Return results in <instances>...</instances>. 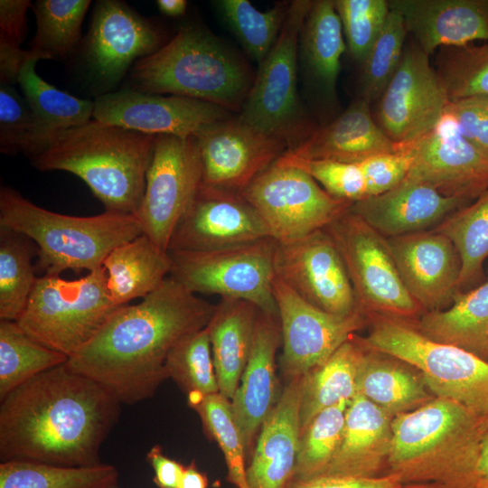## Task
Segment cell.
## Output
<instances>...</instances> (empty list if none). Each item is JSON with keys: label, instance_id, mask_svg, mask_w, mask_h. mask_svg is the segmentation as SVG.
Instances as JSON below:
<instances>
[{"label": "cell", "instance_id": "d590c367", "mask_svg": "<svg viewBox=\"0 0 488 488\" xmlns=\"http://www.w3.org/2000/svg\"><path fill=\"white\" fill-rule=\"evenodd\" d=\"M435 230L448 237L461 259L460 292L479 283L488 258V187L448 215Z\"/></svg>", "mask_w": 488, "mask_h": 488}, {"label": "cell", "instance_id": "2e32d148", "mask_svg": "<svg viewBox=\"0 0 488 488\" xmlns=\"http://www.w3.org/2000/svg\"><path fill=\"white\" fill-rule=\"evenodd\" d=\"M449 102L429 56L413 42L405 47L397 70L378 99V124L392 142L410 143L436 125Z\"/></svg>", "mask_w": 488, "mask_h": 488}, {"label": "cell", "instance_id": "cb8c5ba5", "mask_svg": "<svg viewBox=\"0 0 488 488\" xmlns=\"http://www.w3.org/2000/svg\"><path fill=\"white\" fill-rule=\"evenodd\" d=\"M304 380L305 375L290 379L262 424L247 467L249 488H288L292 482L301 435Z\"/></svg>", "mask_w": 488, "mask_h": 488}, {"label": "cell", "instance_id": "484cf974", "mask_svg": "<svg viewBox=\"0 0 488 488\" xmlns=\"http://www.w3.org/2000/svg\"><path fill=\"white\" fill-rule=\"evenodd\" d=\"M280 344L278 316L259 310L249 358L230 401L246 450L277 400L276 356Z\"/></svg>", "mask_w": 488, "mask_h": 488}, {"label": "cell", "instance_id": "be15d7a7", "mask_svg": "<svg viewBox=\"0 0 488 488\" xmlns=\"http://www.w3.org/2000/svg\"><path fill=\"white\" fill-rule=\"evenodd\" d=\"M104 488H121V487L118 485V482H117V483H111Z\"/></svg>", "mask_w": 488, "mask_h": 488}, {"label": "cell", "instance_id": "5bb4252c", "mask_svg": "<svg viewBox=\"0 0 488 488\" xmlns=\"http://www.w3.org/2000/svg\"><path fill=\"white\" fill-rule=\"evenodd\" d=\"M273 293L281 327V365L289 379L323 365L367 322L360 311L341 316L308 303L277 276Z\"/></svg>", "mask_w": 488, "mask_h": 488}, {"label": "cell", "instance_id": "8992f818", "mask_svg": "<svg viewBox=\"0 0 488 488\" xmlns=\"http://www.w3.org/2000/svg\"><path fill=\"white\" fill-rule=\"evenodd\" d=\"M133 89L211 102L227 109L242 107L250 89L243 64L220 41L185 27L165 45L135 62Z\"/></svg>", "mask_w": 488, "mask_h": 488}, {"label": "cell", "instance_id": "f5cc1de1", "mask_svg": "<svg viewBox=\"0 0 488 488\" xmlns=\"http://www.w3.org/2000/svg\"><path fill=\"white\" fill-rule=\"evenodd\" d=\"M400 479L392 474L374 477L316 476L293 480L288 488H402Z\"/></svg>", "mask_w": 488, "mask_h": 488}, {"label": "cell", "instance_id": "74e56055", "mask_svg": "<svg viewBox=\"0 0 488 488\" xmlns=\"http://www.w3.org/2000/svg\"><path fill=\"white\" fill-rule=\"evenodd\" d=\"M117 482V468L104 463L92 466L23 460L0 463V488H104Z\"/></svg>", "mask_w": 488, "mask_h": 488}, {"label": "cell", "instance_id": "7c38bea8", "mask_svg": "<svg viewBox=\"0 0 488 488\" xmlns=\"http://www.w3.org/2000/svg\"><path fill=\"white\" fill-rule=\"evenodd\" d=\"M312 1H293L279 35L260 64L257 79L238 117L286 144L302 128L297 95V56L303 24Z\"/></svg>", "mask_w": 488, "mask_h": 488}, {"label": "cell", "instance_id": "1f68e13d", "mask_svg": "<svg viewBox=\"0 0 488 488\" xmlns=\"http://www.w3.org/2000/svg\"><path fill=\"white\" fill-rule=\"evenodd\" d=\"M40 60L33 53L23 65L18 78L36 124L35 152L33 156L61 132L92 119L94 112V101L72 96L42 80L35 70Z\"/></svg>", "mask_w": 488, "mask_h": 488}, {"label": "cell", "instance_id": "9a60e30c", "mask_svg": "<svg viewBox=\"0 0 488 488\" xmlns=\"http://www.w3.org/2000/svg\"><path fill=\"white\" fill-rule=\"evenodd\" d=\"M274 267L281 281L317 308L341 316L359 311L343 258L324 229L294 241H277Z\"/></svg>", "mask_w": 488, "mask_h": 488}, {"label": "cell", "instance_id": "b9f144b4", "mask_svg": "<svg viewBox=\"0 0 488 488\" xmlns=\"http://www.w3.org/2000/svg\"><path fill=\"white\" fill-rule=\"evenodd\" d=\"M171 378L188 395L190 406L220 392L207 326L181 340L165 361Z\"/></svg>", "mask_w": 488, "mask_h": 488}, {"label": "cell", "instance_id": "d6986e66", "mask_svg": "<svg viewBox=\"0 0 488 488\" xmlns=\"http://www.w3.org/2000/svg\"><path fill=\"white\" fill-rule=\"evenodd\" d=\"M202 184L241 192L286 151V143L239 117L215 123L197 136Z\"/></svg>", "mask_w": 488, "mask_h": 488}, {"label": "cell", "instance_id": "f35d334b", "mask_svg": "<svg viewBox=\"0 0 488 488\" xmlns=\"http://www.w3.org/2000/svg\"><path fill=\"white\" fill-rule=\"evenodd\" d=\"M37 252L28 237L0 227V320L16 322L25 309L38 278Z\"/></svg>", "mask_w": 488, "mask_h": 488}, {"label": "cell", "instance_id": "680465c9", "mask_svg": "<svg viewBox=\"0 0 488 488\" xmlns=\"http://www.w3.org/2000/svg\"><path fill=\"white\" fill-rule=\"evenodd\" d=\"M156 5L161 13L171 17L183 15L187 8L185 0H157Z\"/></svg>", "mask_w": 488, "mask_h": 488}, {"label": "cell", "instance_id": "9c48e42d", "mask_svg": "<svg viewBox=\"0 0 488 488\" xmlns=\"http://www.w3.org/2000/svg\"><path fill=\"white\" fill-rule=\"evenodd\" d=\"M277 240L272 237L209 251H168L170 277L194 294L241 299L278 316L273 293Z\"/></svg>", "mask_w": 488, "mask_h": 488}, {"label": "cell", "instance_id": "4dcf8cb0", "mask_svg": "<svg viewBox=\"0 0 488 488\" xmlns=\"http://www.w3.org/2000/svg\"><path fill=\"white\" fill-rule=\"evenodd\" d=\"M415 326L434 341L488 361V278L458 293L448 307L425 312Z\"/></svg>", "mask_w": 488, "mask_h": 488}, {"label": "cell", "instance_id": "ab89813d", "mask_svg": "<svg viewBox=\"0 0 488 488\" xmlns=\"http://www.w3.org/2000/svg\"><path fill=\"white\" fill-rule=\"evenodd\" d=\"M89 0H39L33 6L37 30L30 51L42 60L65 59L80 39Z\"/></svg>", "mask_w": 488, "mask_h": 488}, {"label": "cell", "instance_id": "7402d4cb", "mask_svg": "<svg viewBox=\"0 0 488 488\" xmlns=\"http://www.w3.org/2000/svg\"><path fill=\"white\" fill-rule=\"evenodd\" d=\"M86 39V55L99 78L118 80L135 61L159 48L156 29L125 3L99 1Z\"/></svg>", "mask_w": 488, "mask_h": 488}, {"label": "cell", "instance_id": "5b68a950", "mask_svg": "<svg viewBox=\"0 0 488 488\" xmlns=\"http://www.w3.org/2000/svg\"><path fill=\"white\" fill-rule=\"evenodd\" d=\"M0 227L32 239L38 249L35 267L57 276L67 269L96 270L115 248L144 234L136 214L65 215L34 204L8 186L0 189Z\"/></svg>", "mask_w": 488, "mask_h": 488}, {"label": "cell", "instance_id": "3957f363", "mask_svg": "<svg viewBox=\"0 0 488 488\" xmlns=\"http://www.w3.org/2000/svg\"><path fill=\"white\" fill-rule=\"evenodd\" d=\"M486 431L484 418L454 400L433 398L392 418L387 474L403 484L476 488Z\"/></svg>", "mask_w": 488, "mask_h": 488}, {"label": "cell", "instance_id": "816d5d0a", "mask_svg": "<svg viewBox=\"0 0 488 488\" xmlns=\"http://www.w3.org/2000/svg\"><path fill=\"white\" fill-rule=\"evenodd\" d=\"M446 110L463 136L488 160V97L450 101Z\"/></svg>", "mask_w": 488, "mask_h": 488}, {"label": "cell", "instance_id": "ba28073f", "mask_svg": "<svg viewBox=\"0 0 488 488\" xmlns=\"http://www.w3.org/2000/svg\"><path fill=\"white\" fill-rule=\"evenodd\" d=\"M122 306L109 296L103 267L75 280L42 275L16 323L37 342L70 358Z\"/></svg>", "mask_w": 488, "mask_h": 488}, {"label": "cell", "instance_id": "836d02e7", "mask_svg": "<svg viewBox=\"0 0 488 488\" xmlns=\"http://www.w3.org/2000/svg\"><path fill=\"white\" fill-rule=\"evenodd\" d=\"M363 349L357 382L358 393L391 418L433 399L422 377L399 363L398 359L399 361H395L396 359L392 361L391 356Z\"/></svg>", "mask_w": 488, "mask_h": 488}, {"label": "cell", "instance_id": "d6a6232c", "mask_svg": "<svg viewBox=\"0 0 488 488\" xmlns=\"http://www.w3.org/2000/svg\"><path fill=\"white\" fill-rule=\"evenodd\" d=\"M299 48L309 80L324 93H334L346 45L333 1H312L300 34Z\"/></svg>", "mask_w": 488, "mask_h": 488}, {"label": "cell", "instance_id": "f1b7e54d", "mask_svg": "<svg viewBox=\"0 0 488 488\" xmlns=\"http://www.w3.org/2000/svg\"><path fill=\"white\" fill-rule=\"evenodd\" d=\"M258 311L246 300L221 298L207 325L219 390L229 400L247 366Z\"/></svg>", "mask_w": 488, "mask_h": 488}, {"label": "cell", "instance_id": "681fc988", "mask_svg": "<svg viewBox=\"0 0 488 488\" xmlns=\"http://www.w3.org/2000/svg\"><path fill=\"white\" fill-rule=\"evenodd\" d=\"M36 124L24 97L13 85L0 84V150L13 155L35 152Z\"/></svg>", "mask_w": 488, "mask_h": 488}, {"label": "cell", "instance_id": "c3c4849f", "mask_svg": "<svg viewBox=\"0 0 488 488\" xmlns=\"http://www.w3.org/2000/svg\"><path fill=\"white\" fill-rule=\"evenodd\" d=\"M277 161L305 172L329 194L337 199L355 202L369 196L358 164L328 159H307L286 151Z\"/></svg>", "mask_w": 488, "mask_h": 488}, {"label": "cell", "instance_id": "e0dca14e", "mask_svg": "<svg viewBox=\"0 0 488 488\" xmlns=\"http://www.w3.org/2000/svg\"><path fill=\"white\" fill-rule=\"evenodd\" d=\"M403 145L411 159L407 178L469 202L488 187V160L463 136L446 109L432 129Z\"/></svg>", "mask_w": 488, "mask_h": 488}, {"label": "cell", "instance_id": "11a10c76", "mask_svg": "<svg viewBox=\"0 0 488 488\" xmlns=\"http://www.w3.org/2000/svg\"><path fill=\"white\" fill-rule=\"evenodd\" d=\"M147 462L154 471V483L158 488H178L184 466L163 453L155 445L146 455Z\"/></svg>", "mask_w": 488, "mask_h": 488}, {"label": "cell", "instance_id": "7dc6e473", "mask_svg": "<svg viewBox=\"0 0 488 488\" xmlns=\"http://www.w3.org/2000/svg\"><path fill=\"white\" fill-rule=\"evenodd\" d=\"M351 55L362 62L383 29L390 11L386 0H335Z\"/></svg>", "mask_w": 488, "mask_h": 488}, {"label": "cell", "instance_id": "94428289", "mask_svg": "<svg viewBox=\"0 0 488 488\" xmlns=\"http://www.w3.org/2000/svg\"><path fill=\"white\" fill-rule=\"evenodd\" d=\"M402 488H442L437 485L428 484V483H410L403 484Z\"/></svg>", "mask_w": 488, "mask_h": 488}, {"label": "cell", "instance_id": "f546056e", "mask_svg": "<svg viewBox=\"0 0 488 488\" xmlns=\"http://www.w3.org/2000/svg\"><path fill=\"white\" fill-rule=\"evenodd\" d=\"M103 267L109 296L122 306L155 291L169 277L172 261L168 251L142 234L115 248Z\"/></svg>", "mask_w": 488, "mask_h": 488}, {"label": "cell", "instance_id": "30bf717a", "mask_svg": "<svg viewBox=\"0 0 488 488\" xmlns=\"http://www.w3.org/2000/svg\"><path fill=\"white\" fill-rule=\"evenodd\" d=\"M324 230L343 258L359 311L401 319L419 315L423 310L406 289L385 237L351 206Z\"/></svg>", "mask_w": 488, "mask_h": 488}, {"label": "cell", "instance_id": "f6af8a7d", "mask_svg": "<svg viewBox=\"0 0 488 488\" xmlns=\"http://www.w3.org/2000/svg\"><path fill=\"white\" fill-rule=\"evenodd\" d=\"M200 415L209 434L221 447L228 468V480L237 488H249L245 467V446L231 403L220 392L191 406Z\"/></svg>", "mask_w": 488, "mask_h": 488}, {"label": "cell", "instance_id": "d4e9b609", "mask_svg": "<svg viewBox=\"0 0 488 488\" xmlns=\"http://www.w3.org/2000/svg\"><path fill=\"white\" fill-rule=\"evenodd\" d=\"M389 4L428 56L441 47L488 42V0H391Z\"/></svg>", "mask_w": 488, "mask_h": 488}, {"label": "cell", "instance_id": "e575fe53", "mask_svg": "<svg viewBox=\"0 0 488 488\" xmlns=\"http://www.w3.org/2000/svg\"><path fill=\"white\" fill-rule=\"evenodd\" d=\"M364 349L352 335L320 367L305 375L301 407V433L323 409L358 393V375Z\"/></svg>", "mask_w": 488, "mask_h": 488}, {"label": "cell", "instance_id": "52a82bcc", "mask_svg": "<svg viewBox=\"0 0 488 488\" xmlns=\"http://www.w3.org/2000/svg\"><path fill=\"white\" fill-rule=\"evenodd\" d=\"M371 323L365 337L356 336L364 348L414 367L436 397L454 400L488 418V361L434 341L405 319L376 314Z\"/></svg>", "mask_w": 488, "mask_h": 488}, {"label": "cell", "instance_id": "db71d44e", "mask_svg": "<svg viewBox=\"0 0 488 488\" xmlns=\"http://www.w3.org/2000/svg\"><path fill=\"white\" fill-rule=\"evenodd\" d=\"M31 6L29 0H1L0 37L20 45L26 35V13Z\"/></svg>", "mask_w": 488, "mask_h": 488}, {"label": "cell", "instance_id": "6f0895ef", "mask_svg": "<svg viewBox=\"0 0 488 488\" xmlns=\"http://www.w3.org/2000/svg\"><path fill=\"white\" fill-rule=\"evenodd\" d=\"M208 478L201 472L194 461L184 466L183 474L178 488H207Z\"/></svg>", "mask_w": 488, "mask_h": 488}, {"label": "cell", "instance_id": "277c9868", "mask_svg": "<svg viewBox=\"0 0 488 488\" xmlns=\"http://www.w3.org/2000/svg\"><path fill=\"white\" fill-rule=\"evenodd\" d=\"M155 136L94 118L52 137L31 157L40 171L80 178L105 211L136 214L141 203Z\"/></svg>", "mask_w": 488, "mask_h": 488}, {"label": "cell", "instance_id": "9f6ffc18", "mask_svg": "<svg viewBox=\"0 0 488 488\" xmlns=\"http://www.w3.org/2000/svg\"><path fill=\"white\" fill-rule=\"evenodd\" d=\"M33 55L32 52L23 51L20 45L0 37V80L1 83L14 85L18 83L21 69Z\"/></svg>", "mask_w": 488, "mask_h": 488}, {"label": "cell", "instance_id": "7bdbcfd3", "mask_svg": "<svg viewBox=\"0 0 488 488\" xmlns=\"http://www.w3.org/2000/svg\"><path fill=\"white\" fill-rule=\"evenodd\" d=\"M350 402L342 400L323 409L303 430L293 480L316 477L329 465L342 442Z\"/></svg>", "mask_w": 488, "mask_h": 488}, {"label": "cell", "instance_id": "4316f807", "mask_svg": "<svg viewBox=\"0 0 488 488\" xmlns=\"http://www.w3.org/2000/svg\"><path fill=\"white\" fill-rule=\"evenodd\" d=\"M372 117L370 102L360 97L333 121L306 134L286 152L307 159L357 164L371 156L397 151Z\"/></svg>", "mask_w": 488, "mask_h": 488}, {"label": "cell", "instance_id": "ee69618b", "mask_svg": "<svg viewBox=\"0 0 488 488\" xmlns=\"http://www.w3.org/2000/svg\"><path fill=\"white\" fill-rule=\"evenodd\" d=\"M436 72L449 101L488 97V42L439 48Z\"/></svg>", "mask_w": 488, "mask_h": 488}, {"label": "cell", "instance_id": "603a6c76", "mask_svg": "<svg viewBox=\"0 0 488 488\" xmlns=\"http://www.w3.org/2000/svg\"><path fill=\"white\" fill-rule=\"evenodd\" d=\"M468 203L406 177L385 192L353 202L351 210L389 239L427 230Z\"/></svg>", "mask_w": 488, "mask_h": 488}, {"label": "cell", "instance_id": "7a4b0ae2", "mask_svg": "<svg viewBox=\"0 0 488 488\" xmlns=\"http://www.w3.org/2000/svg\"><path fill=\"white\" fill-rule=\"evenodd\" d=\"M215 307L169 276L141 302L120 307L66 365L121 403L136 404L152 397L167 379L170 352L205 328Z\"/></svg>", "mask_w": 488, "mask_h": 488}, {"label": "cell", "instance_id": "60d3db41", "mask_svg": "<svg viewBox=\"0 0 488 488\" xmlns=\"http://www.w3.org/2000/svg\"><path fill=\"white\" fill-rule=\"evenodd\" d=\"M215 5L244 49L260 65L279 35L290 4L279 3L265 12L248 0H220Z\"/></svg>", "mask_w": 488, "mask_h": 488}, {"label": "cell", "instance_id": "44dd1931", "mask_svg": "<svg viewBox=\"0 0 488 488\" xmlns=\"http://www.w3.org/2000/svg\"><path fill=\"white\" fill-rule=\"evenodd\" d=\"M387 240L401 280L421 309L448 307L460 293L461 259L452 240L436 230Z\"/></svg>", "mask_w": 488, "mask_h": 488}, {"label": "cell", "instance_id": "83f0119b", "mask_svg": "<svg viewBox=\"0 0 488 488\" xmlns=\"http://www.w3.org/2000/svg\"><path fill=\"white\" fill-rule=\"evenodd\" d=\"M392 418L357 393L351 400L340 446L318 476H378L389 451Z\"/></svg>", "mask_w": 488, "mask_h": 488}, {"label": "cell", "instance_id": "ac0fdd59", "mask_svg": "<svg viewBox=\"0 0 488 488\" xmlns=\"http://www.w3.org/2000/svg\"><path fill=\"white\" fill-rule=\"evenodd\" d=\"M93 118L154 136L188 138L197 136L206 127L230 118V111L219 105L192 98L125 89L96 98Z\"/></svg>", "mask_w": 488, "mask_h": 488}, {"label": "cell", "instance_id": "6da1fadb", "mask_svg": "<svg viewBox=\"0 0 488 488\" xmlns=\"http://www.w3.org/2000/svg\"><path fill=\"white\" fill-rule=\"evenodd\" d=\"M121 404L66 363L46 371L0 401V462L99 465L101 445L119 419Z\"/></svg>", "mask_w": 488, "mask_h": 488}, {"label": "cell", "instance_id": "8fae6325", "mask_svg": "<svg viewBox=\"0 0 488 488\" xmlns=\"http://www.w3.org/2000/svg\"><path fill=\"white\" fill-rule=\"evenodd\" d=\"M240 194L281 243L324 230L353 203L332 196L305 172L277 161Z\"/></svg>", "mask_w": 488, "mask_h": 488}, {"label": "cell", "instance_id": "ffe728a7", "mask_svg": "<svg viewBox=\"0 0 488 488\" xmlns=\"http://www.w3.org/2000/svg\"><path fill=\"white\" fill-rule=\"evenodd\" d=\"M271 237L257 210L238 192L202 183L176 225L167 251H209Z\"/></svg>", "mask_w": 488, "mask_h": 488}, {"label": "cell", "instance_id": "bcb514c9", "mask_svg": "<svg viewBox=\"0 0 488 488\" xmlns=\"http://www.w3.org/2000/svg\"><path fill=\"white\" fill-rule=\"evenodd\" d=\"M407 33L401 15L390 8L383 29L361 62V97L368 102L380 99L397 70Z\"/></svg>", "mask_w": 488, "mask_h": 488}, {"label": "cell", "instance_id": "f907efd6", "mask_svg": "<svg viewBox=\"0 0 488 488\" xmlns=\"http://www.w3.org/2000/svg\"><path fill=\"white\" fill-rule=\"evenodd\" d=\"M410 163V155L403 144H399L395 152L376 155L357 163L366 183L368 197L400 183L408 176Z\"/></svg>", "mask_w": 488, "mask_h": 488}, {"label": "cell", "instance_id": "4fadbf2b", "mask_svg": "<svg viewBox=\"0 0 488 488\" xmlns=\"http://www.w3.org/2000/svg\"><path fill=\"white\" fill-rule=\"evenodd\" d=\"M202 183L196 136H155L136 213L144 234L167 251L174 230Z\"/></svg>", "mask_w": 488, "mask_h": 488}, {"label": "cell", "instance_id": "6125c7cd", "mask_svg": "<svg viewBox=\"0 0 488 488\" xmlns=\"http://www.w3.org/2000/svg\"><path fill=\"white\" fill-rule=\"evenodd\" d=\"M476 488H488V479L480 480Z\"/></svg>", "mask_w": 488, "mask_h": 488}, {"label": "cell", "instance_id": "91938a15", "mask_svg": "<svg viewBox=\"0 0 488 488\" xmlns=\"http://www.w3.org/2000/svg\"><path fill=\"white\" fill-rule=\"evenodd\" d=\"M476 471L480 480L488 479V429L481 444Z\"/></svg>", "mask_w": 488, "mask_h": 488}, {"label": "cell", "instance_id": "8d00e7d4", "mask_svg": "<svg viewBox=\"0 0 488 488\" xmlns=\"http://www.w3.org/2000/svg\"><path fill=\"white\" fill-rule=\"evenodd\" d=\"M69 357L37 342L14 321L0 320V401Z\"/></svg>", "mask_w": 488, "mask_h": 488}]
</instances>
